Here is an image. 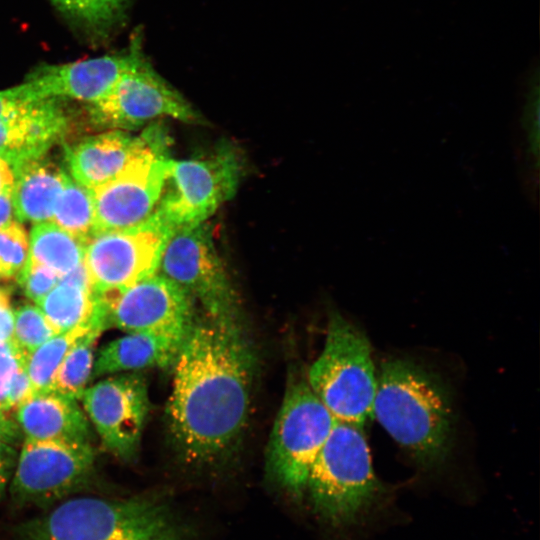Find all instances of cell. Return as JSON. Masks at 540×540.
Masks as SVG:
<instances>
[{
	"mask_svg": "<svg viewBox=\"0 0 540 540\" xmlns=\"http://www.w3.org/2000/svg\"><path fill=\"white\" fill-rule=\"evenodd\" d=\"M37 305L59 334L90 320L94 309V297L90 289L59 280Z\"/></svg>",
	"mask_w": 540,
	"mask_h": 540,
	"instance_id": "cb8c5ba5",
	"label": "cell"
},
{
	"mask_svg": "<svg viewBox=\"0 0 540 540\" xmlns=\"http://www.w3.org/2000/svg\"><path fill=\"white\" fill-rule=\"evenodd\" d=\"M22 437L23 434L17 422L0 409V441L11 446H18Z\"/></svg>",
	"mask_w": 540,
	"mask_h": 540,
	"instance_id": "836d02e7",
	"label": "cell"
},
{
	"mask_svg": "<svg viewBox=\"0 0 540 540\" xmlns=\"http://www.w3.org/2000/svg\"><path fill=\"white\" fill-rule=\"evenodd\" d=\"M17 459V452L13 446L0 441V468L11 470Z\"/></svg>",
	"mask_w": 540,
	"mask_h": 540,
	"instance_id": "d590c367",
	"label": "cell"
},
{
	"mask_svg": "<svg viewBox=\"0 0 540 540\" xmlns=\"http://www.w3.org/2000/svg\"><path fill=\"white\" fill-rule=\"evenodd\" d=\"M256 358L240 320L196 317L173 365L166 407L180 455L206 464L227 454L247 422Z\"/></svg>",
	"mask_w": 540,
	"mask_h": 540,
	"instance_id": "6da1fadb",
	"label": "cell"
},
{
	"mask_svg": "<svg viewBox=\"0 0 540 540\" xmlns=\"http://www.w3.org/2000/svg\"><path fill=\"white\" fill-rule=\"evenodd\" d=\"M12 171V201L16 217L35 223L50 220L68 177L66 172L43 156Z\"/></svg>",
	"mask_w": 540,
	"mask_h": 540,
	"instance_id": "ffe728a7",
	"label": "cell"
},
{
	"mask_svg": "<svg viewBox=\"0 0 540 540\" xmlns=\"http://www.w3.org/2000/svg\"><path fill=\"white\" fill-rule=\"evenodd\" d=\"M81 400L105 449L122 461L133 460L150 409L144 377L136 372L111 375L87 387Z\"/></svg>",
	"mask_w": 540,
	"mask_h": 540,
	"instance_id": "5bb4252c",
	"label": "cell"
},
{
	"mask_svg": "<svg viewBox=\"0 0 540 540\" xmlns=\"http://www.w3.org/2000/svg\"><path fill=\"white\" fill-rule=\"evenodd\" d=\"M73 127L59 98L31 100L15 87L0 91V158L12 170L42 157Z\"/></svg>",
	"mask_w": 540,
	"mask_h": 540,
	"instance_id": "9a60e30c",
	"label": "cell"
},
{
	"mask_svg": "<svg viewBox=\"0 0 540 540\" xmlns=\"http://www.w3.org/2000/svg\"><path fill=\"white\" fill-rule=\"evenodd\" d=\"M157 273L199 303L207 316L240 320L238 295L207 222L172 232L161 253Z\"/></svg>",
	"mask_w": 540,
	"mask_h": 540,
	"instance_id": "ba28073f",
	"label": "cell"
},
{
	"mask_svg": "<svg viewBox=\"0 0 540 540\" xmlns=\"http://www.w3.org/2000/svg\"><path fill=\"white\" fill-rule=\"evenodd\" d=\"M308 384L337 421L363 425L373 413L377 378L367 337L332 313L324 348Z\"/></svg>",
	"mask_w": 540,
	"mask_h": 540,
	"instance_id": "5b68a950",
	"label": "cell"
},
{
	"mask_svg": "<svg viewBox=\"0 0 540 540\" xmlns=\"http://www.w3.org/2000/svg\"><path fill=\"white\" fill-rule=\"evenodd\" d=\"M306 488L315 511L333 525L354 523L379 490L362 426L335 422L313 462Z\"/></svg>",
	"mask_w": 540,
	"mask_h": 540,
	"instance_id": "277c9868",
	"label": "cell"
},
{
	"mask_svg": "<svg viewBox=\"0 0 540 540\" xmlns=\"http://www.w3.org/2000/svg\"><path fill=\"white\" fill-rule=\"evenodd\" d=\"M29 243L25 229L12 222L0 229V280L16 277L29 257Z\"/></svg>",
	"mask_w": 540,
	"mask_h": 540,
	"instance_id": "f1b7e54d",
	"label": "cell"
},
{
	"mask_svg": "<svg viewBox=\"0 0 540 540\" xmlns=\"http://www.w3.org/2000/svg\"><path fill=\"white\" fill-rule=\"evenodd\" d=\"M14 311L11 289L0 287V341H13Z\"/></svg>",
	"mask_w": 540,
	"mask_h": 540,
	"instance_id": "d6a6232c",
	"label": "cell"
},
{
	"mask_svg": "<svg viewBox=\"0 0 540 540\" xmlns=\"http://www.w3.org/2000/svg\"><path fill=\"white\" fill-rule=\"evenodd\" d=\"M77 399L54 390L33 394L15 410L25 439L91 444L92 430Z\"/></svg>",
	"mask_w": 540,
	"mask_h": 540,
	"instance_id": "e0dca14e",
	"label": "cell"
},
{
	"mask_svg": "<svg viewBox=\"0 0 540 540\" xmlns=\"http://www.w3.org/2000/svg\"><path fill=\"white\" fill-rule=\"evenodd\" d=\"M149 145L113 178L89 189L94 207V231L120 229L145 221L159 201L169 158L156 130L146 131Z\"/></svg>",
	"mask_w": 540,
	"mask_h": 540,
	"instance_id": "8fae6325",
	"label": "cell"
},
{
	"mask_svg": "<svg viewBox=\"0 0 540 540\" xmlns=\"http://www.w3.org/2000/svg\"><path fill=\"white\" fill-rule=\"evenodd\" d=\"M27 355L14 341H0V409L5 412L6 398L14 375L26 365Z\"/></svg>",
	"mask_w": 540,
	"mask_h": 540,
	"instance_id": "4dcf8cb0",
	"label": "cell"
},
{
	"mask_svg": "<svg viewBox=\"0 0 540 540\" xmlns=\"http://www.w3.org/2000/svg\"><path fill=\"white\" fill-rule=\"evenodd\" d=\"M129 0H52L72 22L94 36H103L122 17Z\"/></svg>",
	"mask_w": 540,
	"mask_h": 540,
	"instance_id": "4316f807",
	"label": "cell"
},
{
	"mask_svg": "<svg viewBox=\"0 0 540 540\" xmlns=\"http://www.w3.org/2000/svg\"><path fill=\"white\" fill-rule=\"evenodd\" d=\"M93 297L105 306L109 326L128 333L184 340L196 318L193 299L157 272L124 289Z\"/></svg>",
	"mask_w": 540,
	"mask_h": 540,
	"instance_id": "7c38bea8",
	"label": "cell"
},
{
	"mask_svg": "<svg viewBox=\"0 0 540 540\" xmlns=\"http://www.w3.org/2000/svg\"><path fill=\"white\" fill-rule=\"evenodd\" d=\"M56 334L39 307L27 303L14 311L13 341L26 355Z\"/></svg>",
	"mask_w": 540,
	"mask_h": 540,
	"instance_id": "83f0119b",
	"label": "cell"
},
{
	"mask_svg": "<svg viewBox=\"0 0 540 540\" xmlns=\"http://www.w3.org/2000/svg\"><path fill=\"white\" fill-rule=\"evenodd\" d=\"M22 540H185V527L155 499L78 497L20 528Z\"/></svg>",
	"mask_w": 540,
	"mask_h": 540,
	"instance_id": "3957f363",
	"label": "cell"
},
{
	"mask_svg": "<svg viewBox=\"0 0 540 540\" xmlns=\"http://www.w3.org/2000/svg\"><path fill=\"white\" fill-rule=\"evenodd\" d=\"M30 257L60 275L84 259V243L52 221L37 222L30 233Z\"/></svg>",
	"mask_w": 540,
	"mask_h": 540,
	"instance_id": "7402d4cb",
	"label": "cell"
},
{
	"mask_svg": "<svg viewBox=\"0 0 540 540\" xmlns=\"http://www.w3.org/2000/svg\"><path fill=\"white\" fill-rule=\"evenodd\" d=\"M143 56L140 39L122 53L60 65H43L16 86L27 99L72 98L91 103L104 97L120 76Z\"/></svg>",
	"mask_w": 540,
	"mask_h": 540,
	"instance_id": "2e32d148",
	"label": "cell"
},
{
	"mask_svg": "<svg viewBox=\"0 0 540 540\" xmlns=\"http://www.w3.org/2000/svg\"><path fill=\"white\" fill-rule=\"evenodd\" d=\"M520 129L521 168L524 183L537 198L539 166V68L535 64L528 71L524 83Z\"/></svg>",
	"mask_w": 540,
	"mask_h": 540,
	"instance_id": "603a6c76",
	"label": "cell"
},
{
	"mask_svg": "<svg viewBox=\"0 0 540 540\" xmlns=\"http://www.w3.org/2000/svg\"><path fill=\"white\" fill-rule=\"evenodd\" d=\"M90 329L80 336L62 361L53 383L56 392L81 399L87 384L92 379L94 350L97 339L109 327L105 307L94 301Z\"/></svg>",
	"mask_w": 540,
	"mask_h": 540,
	"instance_id": "44dd1931",
	"label": "cell"
},
{
	"mask_svg": "<svg viewBox=\"0 0 540 540\" xmlns=\"http://www.w3.org/2000/svg\"><path fill=\"white\" fill-rule=\"evenodd\" d=\"M173 118L201 123L195 108L142 56L101 99L86 106L89 126L132 130L153 120Z\"/></svg>",
	"mask_w": 540,
	"mask_h": 540,
	"instance_id": "9c48e42d",
	"label": "cell"
},
{
	"mask_svg": "<svg viewBox=\"0 0 540 540\" xmlns=\"http://www.w3.org/2000/svg\"><path fill=\"white\" fill-rule=\"evenodd\" d=\"M336 419L308 382L288 383L268 445L267 464L276 481L293 494H301L309 472Z\"/></svg>",
	"mask_w": 540,
	"mask_h": 540,
	"instance_id": "52a82bcc",
	"label": "cell"
},
{
	"mask_svg": "<svg viewBox=\"0 0 540 540\" xmlns=\"http://www.w3.org/2000/svg\"><path fill=\"white\" fill-rule=\"evenodd\" d=\"M243 171L242 153L228 141L202 156L168 158L154 213L172 231L207 222L235 195Z\"/></svg>",
	"mask_w": 540,
	"mask_h": 540,
	"instance_id": "8992f818",
	"label": "cell"
},
{
	"mask_svg": "<svg viewBox=\"0 0 540 540\" xmlns=\"http://www.w3.org/2000/svg\"><path fill=\"white\" fill-rule=\"evenodd\" d=\"M51 219L85 244L94 231V207L90 190L68 176Z\"/></svg>",
	"mask_w": 540,
	"mask_h": 540,
	"instance_id": "484cf974",
	"label": "cell"
},
{
	"mask_svg": "<svg viewBox=\"0 0 540 540\" xmlns=\"http://www.w3.org/2000/svg\"><path fill=\"white\" fill-rule=\"evenodd\" d=\"M91 444L24 439L11 492L21 503L45 505L83 487L93 473Z\"/></svg>",
	"mask_w": 540,
	"mask_h": 540,
	"instance_id": "4fadbf2b",
	"label": "cell"
},
{
	"mask_svg": "<svg viewBox=\"0 0 540 540\" xmlns=\"http://www.w3.org/2000/svg\"><path fill=\"white\" fill-rule=\"evenodd\" d=\"M10 475L9 469L0 468V498L5 490Z\"/></svg>",
	"mask_w": 540,
	"mask_h": 540,
	"instance_id": "74e56055",
	"label": "cell"
},
{
	"mask_svg": "<svg viewBox=\"0 0 540 540\" xmlns=\"http://www.w3.org/2000/svg\"><path fill=\"white\" fill-rule=\"evenodd\" d=\"M172 229L154 212L126 228L93 233L84 244V264L93 296L121 290L157 272Z\"/></svg>",
	"mask_w": 540,
	"mask_h": 540,
	"instance_id": "30bf717a",
	"label": "cell"
},
{
	"mask_svg": "<svg viewBox=\"0 0 540 540\" xmlns=\"http://www.w3.org/2000/svg\"><path fill=\"white\" fill-rule=\"evenodd\" d=\"M148 145L146 132L134 137L112 130L66 146V161L73 179L91 189L113 178Z\"/></svg>",
	"mask_w": 540,
	"mask_h": 540,
	"instance_id": "ac0fdd59",
	"label": "cell"
},
{
	"mask_svg": "<svg viewBox=\"0 0 540 540\" xmlns=\"http://www.w3.org/2000/svg\"><path fill=\"white\" fill-rule=\"evenodd\" d=\"M34 394L26 365L13 377L6 398L5 412L16 410L22 403Z\"/></svg>",
	"mask_w": 540,
	"mask_h": 540,
	"instance_id": "1f68e13d",
	"label": "cell"
},
{
	"mask_svg": "<svg viewBox=\"0 0 540 540\" xmlns=\"http://www.w3.org/2000/svg\"><path fill=\"white\" fill-rule=\"evenodd\" d=\"M12 187L0 190V229L13 222Z\"/></svg>",
	"mask_w": 540,
	"mask_h": 540,
	"instance_id": "e575fe53",
	"label": "cell"
},
{
	"mask_svg": "<svg viewBox=\"0 0 540 540\" xmlns=\"http://www.w3.org/2000/svg\"><path fill=\"white\" fill-rule=\"evenodd\" d=\"M60 274L29 255L25 266L16 276L24 294L38 304L59 282Z\"/></svg>",
	"mask_w": 540,
	"mask_h": 540,
	"instance_id": "f546056e",
	"label": "cell"
},
{
	"mask_svg": "<svg viewBox=\"0 0 540 540\" xmlns=\"http://www.w3.org/2000/svg\"><path fill=\"white\" fill-rule=\"evenodd\" d=\"M184 340L150 333H129L100 349L92 376L96 378L151 367L173 368Z\"/></svg>",
	"mask_w": 540,
	"mask_h": 540,
	"instance_id": "d6986e66",
	"label": "cell"
},
{
	"mask_svg": "<svg viewBox=\"0 0 540 540\" xmlns=\"http://www.w3.org/2000/svg\"><path fill=\"white\" fill-rule=\"evenodd\" d=\"M14 175L9 164L0 158V190L13 186Z\"/></svg>",
	"mask_w": 540,
	"mask_h": 540,
	"instance_id": "8d00e7d4",
	"label": "cell"
},
{
	"mask_svg": "<svg viewBox=\"0 0 540 540\" xmlns=\"http://www.w3.org/2000/svg\"><path fill=\"white\" fill-rule=\"evenodd\" d=\"M372 416L421 465L435 466L446 458L450 400L441 383L415 363L395 359L382 365Z\"/></svg>",
	"mask_w": 540,
	"mask_h": 540,
	"instance_id": "7a4b0ae2",
	"label": "cell"
},
{
	"mask_svg": "<svg viewBox=\"0 0 540 540\" xmlns=\"http://www.w3.org/2000/svg\"><path fill=\"white\" fill-rule=\"evenodd\" d=\"M92 320L47 340L26 358V371L34 394L53 389L56 373L75 341L86 333Z\"/></svg>",
	"mask_w": 540,
	"mask_h": 540,
	"instance_id": "d4e9b609",
	"label": "cell"
}]
</instances>
